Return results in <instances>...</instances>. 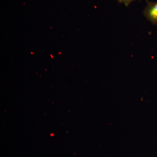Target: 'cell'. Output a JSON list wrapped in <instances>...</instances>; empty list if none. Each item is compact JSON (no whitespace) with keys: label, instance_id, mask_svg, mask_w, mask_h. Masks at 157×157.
Wrapping results in <instances>:
<instances>
[{"label":"cell","instance_id":"7a4b0ae2","mask_svg":"<svg viewBox=\"0 0 157 157\" xmlns=\"http://www.w3.org/2000/svg\"><path fill=\"white\" fill-rule=\"evenodd\" d=\"M135 1L136 0H118V2L119 3H122L126 7H128L131 3Z\"/></svg>","mask_w":157,"mask_h":157},{"label":"cell","instance_id":"6da1fadb","mask_svg":"<svg viewBox=\"0 0 157 157\" xmlns=\"http://www.w3.org/2000/svg\"><path fill=\"white\" fill-rule=\"evenodd\" d=\"M144 14L147 19L153 25H157V2H152L147 1V6L145 7Z\"/></svg>","mask_w":157,"mask_h":157}]
</instances>
